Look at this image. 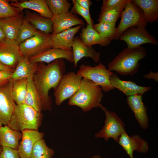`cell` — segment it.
Here are the masks:
<instances>
[{
    "label": "cell",
    "instance_id": "obj_30",
    "mask_svg": "<svg viewBox=\"0 0 158 158\" xmlns=\"http://www.w3.org/2000/svg\"><path fill=\"white\" fill-rule=\"evenodd\" d=\"M54 153V150L49 147L42 139L35 144L30 158H52Z\"/></svg>",
    "mask_w": 158,
    "mask_h": 158
},
{
    "label": "cell",
    "instance_id": "obj_17",
    "mask_svg": "<svg viewBox=\"0 0 158 158\" xmlns=\"http://www.w3.org/2000/svg\"><path fill=\"white\" fill-rule=\"evenodd\" d=\"M51 19L52 23V34H58L75 26H83L85 24L82 19L70 11L53 15Z\"/></svg>",
    "mask_w": 158,
    "mask_h": 158
},
{
    "label": "cell",
    "instance_id": "obj_33",
    "mask_svg": "<svg viewBox=\"0 0 158 158\" xmlns=\"http://www.w3.org/2000/svg\"><path fill=\"white\" fill-rule=\"evenodd\" d=\"M93 28L102 37L112 40L115 34L116 24L106 22H99L94 24Z\"/></svg>",
    "mask_w": 158,
    "mask_h": 158
},
{
    "label": "cell",
    "instance_id": "obj_7",
    "mask_svg": "<svg viewBox=\"0 0 158 158\" xmlns=\"http://www.w3.org/2000/svg\"><path fill=\"white\" fill-rule=\"evenodd\" d=\"M99 107L105 113V119L104 126L95 137L104 138L105 141L112 138L118 142L121 135L126 132L124 123L114 112L107 110L101 104Z\"/></svg>",
    "mask_w": 158,
    "mask_h": 158
},
{
    "label": "cell",
    "instance_id": "obj_1",
    "mask_svg": "<svg viewBox=\"0 0 158 158\" xmlns=\"http://www.w3.org/2000/svg\"><path fill=\"white\" fill-rule=\"evenodd\" d=\"M66 71L64 59L56 60L47 65L39 63L33 80L40 97L43 110L51 111L52 101L49 90H54Z\"/></svg>",
    "mask_w": 158,
    "mask_h": 158
},
{
    "label": "cell",
    "instance_id": "obj_21",
    "mask_svg": "<svg viewBox=\"0 0 158 158\" xmlns=\"http://www.w3.org/2000/svg\"><path fill=\"white\" fill-rule=\"evenodd\" d=\"M10 4L19 8L22 12L25 9L34 11L41 16L51 19L53 15L48 6L45 0H29L11 1Z\"/></svg>",
    "mask_w": 158,
    "mask_h": 158
},
{
    "label": "cell",
    "instance_id": "obj_45",
    "mask_svg": "<svg viewBox=\"0 0 158 158\" xmlns=\"http://www.w3.org/2000/svg\"><path fill=\"white\" fill-rule=\"evenodd\" d=\"M2 150V147L0 146V153L1 152Z\"/></svg>",
    "mask_w": 158,
    "mask_h": 158
},
{
    "label": "cell",
    "instance_id": "obj_15",
    "mask_svg": "<svg viewBox=\"0 0 158 158\" xmlns=\"http://www.w3.org/2000/svg\"><path fill=\"white\" fill-rule=\"evenodd\" d=\"M143 95L138 94L127 97L126 101L140 126L145 130L148 127L149 121L147 108L142 101Z\"/></svg>",
    "mask_w": 158,
    "mask_h": 158
},
{
    "label": "cell",
    "instance_id": "obj_36",
    "mask_svg": "<svg viewBox=\"0 0 158 158\" xmlns=\"http://www.w3.org/2000/svg\"><path fill=\"white\" fill-rule=\"evenodd\" d=\"M122 12L111 10L101 11L97 21L99 22L116 24L118 19L121 17Z\"/></svg>",
    "mask_w": 158,
    "mask_h": 158
},
{
    "label": "cell",
    "instance_id": "obj_10",
    "mask_svg": "<svg viewBox=\"0 0 158 158\" xmlns=\"http://www.w3.org/2000/svg\"><path fill=\"white\" fill-rule=\"evenodd\" d=\"M50 35L38 30L35 35L19 44L22 54L29 57L52 48Z\"/></svg>",
    "mask_w": 158,
    "mask_h": 158
},
{
    "label": "cell",
    "instance_id": "obj_24",
    "mask_svg": "<svg viewBox=\"0 0 158 158\" xmlns=\"http://www.w3.org/2000/svg\"><path fill=\"white\" fill-rule=\"evenodd\" d=\"M80 38L83 42L88 47L97 44L101 46H106L111 41L102 37L92 27L87 24L85 27L82 28Z\"/></svg>",
    "mask_w": 158,
    "mask_h": 158
},
{
    "label": "cell",
    "instance_id": "obj_29",
    "mask_svg": "<svg viewBox=\"0 0 158 158\" xmlns=\"http://www.w3.org/2000/svg\"><path fill=\"white\" fill-rule=\"evenodd\" d=\"M27 83L28 78L13 80L12 94L16 104H23L27 92Z\"/></svg>",
    "mask_w": 158,
    "mask_h": 158
},
{
    "label": "cell",
    "instance_id": "obj_43",
    "mask_svg": "<svg viewBox=\"0 0 158 158\" xmlns=\"http://www.w3.org/2000/svg\"><path fill=\"white\" fill-rule=\"evenodd\" d=\"M10 68H11L5 66L0 63V70H6Z\"/></svg>",
    "mask_w": 158,
    "mask_h": 158
},
{
    "label": "cell",
    "instance_id": "obj_6",
    "mask_svg": "<svg viewBox=\"0 0 158 158\" xmlns=\"http://www.w3.org/2000/svg\"><path fill=\"white\" fill-rule=\"evenodd\" d=\"M77 73L83 78L89 79L101 86L102 91L105 92L114 88L109 79L114 73L107 69L102 62L95 66L81 64Z\"/></svg>",
    "mask_w": 158,
    "mask_h": 158
},
{
    "label": "cell",
    "instance_id": "obj_18",
    "mask_svg": "<svg viewBox=\"0 0 158 158\" xmlns=\"http://www.w3.org/2000/svg\"><path fill=\"white\" fill-rule=\"evenodd\" d=\"M74 68L78 62L84 57L91 58L94 62L98 63L100 61V53L92 47H88L84 44L78 36L75 37L72 45Z\"/></svg>",
    "mask_w": 158,
    "mask_h": 158
},
{
    "label": "cell",
    "instance_id": "obj_44",
    "mask_svg": "<svg viewBox=\"0 0 158 158\" xmlns=\"http://www.w3.org/2000/svg\"><path fill=\"white\" fill-rule=\"evenodd\" d=\"M92 158H102L99 154H96L93 156Z\"/></svg>",
    "mask_w": 158,
    "mask_h": 158
},
{
    "label": "cell",
    "instance_id": "obj_27",
    "mask_svg": "<svg viewBox=\"0 0 158 158\" xmlns=\"http://www.w3.org/2000/svg\"><path fill=\"white\" fill-rule=\"evenodd\" d=\"M25 18L37 30L47 34L52 33V23L51 19L28 11H25Z\"/></svg>",
    "mask_w": 158,
    "mask_h": 158
},
{
    "label": "cell",
    "instance_id": "obj_35",
    "mask_svg": "<svg viewBox=\"0 0 158 158\" xmlns=\"http://www.w3.org/2000/svg\"><path fill=\"white\" fill-rule=\"evenodd\" d=\"M130 0H103L101 11L113 10L122 12L126 4Z\"/></svg>",
    "mask_w": 158,
    "mask_h": 158
},
{
    "label": "cell",
    "instance_id": "obj_16",
    "mask_svg": "<svg viewBox=\"0 0 158 158\" xmlns=\"http://www.w3.org/2000/svg\"><path fill=\"white\" fill-rule=\"evenodd\" d=\"M22 140L17 150L20 158H30L35 143L43 139L44 133L37 130L26 129L21 131Z\"/></svg>",
    "mask_w": 158,
    "mask_h": 158
},
{
    "label": "cell",
    "instance_id": "obj_11",
    "mask_svg": "<svg viewBox=\"0 0 158 158\" xmlns=\"http://www.w3.org/2000/svg\"><path fill=\"white\" fill-rule=\"evenodd\" d=\"M12 86L11 79L0 86V127L7 124L16 104L13 96Z\"/></svg>",
    "mask_w": 158,
    "mask_h": 158
},
{
    "label": "cell",
    "instance_id": "obj_40",
    "mask_svg": "<svg viewBox=\"0 0 158 158\" xmlns=\"http://www.w3.org/2000/svg\"><path fill=\"white\" fill-rule=\"evenodd\" d=\"M76 2L82 7L89 10L92 4L90 0H74Z\"/></svg>",
    "mask_w": 158,
    "mask_h": 158
},
{
    "label": "cell",
    "instance_id": "obj_28",
    "mask_svg": "<svg viewBox=\"0 0 158 158\" xmlns=\"http://www.w3.org/2000/svg\"><path fill=\"white\" fill-rule=\"evenodd\" d=\"M24 104L30 106L36 110H43L42 102L33 80V76L28 78L26 93Z\"/></svg>",
    "mask_w": 158,
    "mask_h": 158
},
{
    "label": "cell",
    "instance_id": "obj_41",
    "mask_svg": "<svg viewBox=\"0 0 158 158\" xmlns=\"http://www.w3.org/2000/svg\"><path fill=\"white\" fill-rule=\"evenodd\" d=\"M144 77L145 78L148 79H153L156 82L158 81V72H153L150 71L149 73L144 74Z\"/></svg>",
    "mask_w": 158,
    "mask_h": 158
},
{
    "label": "cell",
    "instance_id": "obj_20",
    "mask_svg": "<svg viewBox=\"0 0 158 158\" xmlns=\"http://www.w3.org/2000/svg\"><path fill=\"white\" fill-rule=\"evenodd\" d=\"M109 79L114 87L123 92L127 97L138 94H143L152 88L150 86L138 85L132 81L121 80L114 73L110 76Z\"/></svg>",
    "mask_w": 158,
    "mask_h": 158
},
{
    "label": "cell",
    "instance_id": "obj_22",
    "mask_svg": "<svg viewBox=\"0 0 158 158\" xmlns=\"http://www.w3.org/2000/svg\"><path fill=\"white\" fill-rule=\"evenodd\" d=\"M24 18L23 13L21 12L16 16L0 19V25L6 39L16 41Z\"/></svg>",
    "mask_w": 158,
    "mask_h": 158
},
{
    "label": "cell",
    "instance_id": "obj_32",
    "mask_svg": "<svg viewBox=\"0 0 158 158\" xmlns=\"http://www.w3.org/2000/svg\"><path fill=\"white\" fill-rule=\"evenodd\" d=\"M46 3L53 15L69 11L71 4L67 0H45Z\"/></svg>",
    "mask_w": 158,
    "mask_h": 158
},
{
    "label": "cell",
    "instance_id": "obj_23",
    "mask_svg": "<svg viewBox=\"0 0 158 158\" xmlns=\"http://www.w3.org/2000/svg\"><path fill=\"white\" fill-rule=\"evenodd\" d=\"M38 65V63L31 62L29 57L22 55L15 69L11 79L13 80L33 76Z\"/></svg>",
    "mask_w": 158,
    "mask_h": 158
},
{
    "label": "cell",
    "instance_id": "obj_9",
    "mask_svg": "<svg viewBox=\"0 0 158 158\" xmlns=\"http://www.w3.org/2000/svg\"><path fill=\"white\" fill-rule=\"evenodd\" d=\"M119 39L125 42L127 47L130 49L141 47L144 44H158L155 37L150 34L144 28L131 27L125 31L119 36Z\"/></svg>",
    "mask_w": 158,
    "mask_h": 158
},
{
    "label": "cell",
    "instance_id": "obj_37",
    "mask_svg": "<svg viewBox=\"0 0 158 158\" xmlns=\"http://www.w3.org/2000/svg\"><path fill=\"white\" fill-rule=\"evenodd\" d=\"M72 2L73 6L70 12L73 14H78L82 16L86 20L87 24L92 27L94 24L89 10L82 7L76 2L74 0H73Z\"/></svg>",
    "mask_w": 158,
    "mask_h": 158
},
{
    "label": "cell",
    "instance_id": "obj_42",
    "mask_svg": "<svg viewBox=\"0 0 158 158\" xmlns=\"http://www.w3.org/2000/svg\"><path fill=\"white\" fill-rule=\"evenodd\" d=\"M6 39L5 36L3 29L0 25V41Z\"/></svg>",
    "mask_w": 158,
    "mask_h": 158
},
{
    "label": "cell",
    "instance_id": "obj_39",
    "mask_svg": "<svg viewBox=\"0 0 158 158\" xmlns=\"http://www.w3.org/2000/svg\"><path fill=\"white\" fill-rule=\"evenodd\" d=\"M14 70V69L11 68L0 70V86L6 84L10 80Z\"/></svg>",
    "mask_w": 158,
    "mask_h": 158
},
{
    "label": "cell",
    "instance_id": "obj_3",
    "mask_svg": "<svg viewBox=\"0 0 158 158\" xmlns=\"http://www.w3.org/2000/svg\"><path fill=\"white\" fill-rule=\"evenodd\" d=\"M103 97L101 87L92 81L83 78L77 92L69 99L68 104L80 107L84 112L99 107Z\"/></svg>",
    "mask_w": 158,
    "mask_h": 158
},
{
    "label": "cell",
    "instance_id": "obj_38",
    "mask_svg": "<svg viewBox=\"0 0 158 158\" xmlns=\"http://www.w3.org/2000/svg\"><path fill=\"white\" fill-rule=\"evenodd\" d=\"M0 158H20L17 150L2 147Z\"/></svg>",
    "mask_w": 158,
    "mask_h": 158
},
{
    "label": "cell",
    "instance_id": "obj_4",
    "mask_svg": "<svg viewBox=\"0 0 158 158\" xmlns=\"http://www.w3.org/2000/svg\"><path fill=\"white\" fill-rule=\"evenodd\" d=\"M43 118L41 111L24 103L16 104L7 125L12 129L20 132L26 129L38 130Z\"/></svg>",
    "mask_w": 158,
    "mask_h": 158
},
{
    "label": "cell",
    "instance_id": "obj_34",
    "mask_svg": "<svg viewBox=\"0 0 158 158\" xmlns=\"http://www.w3.org/2000/svg\"><path fill=\"white\" fill-rule=\"evenodd\" d=\"M9 1L0 0V19L18 16L22 12L20 10L11 6Z\"/></svg>",
    "mask_w": 158,
    "mask_h": 158
},
{
    "label": "cell",
    "instance_id": "obj_31",
    "mask_svg": "<svg viewBox=\"0 0 158 158\" xmlns=\"http://www.w3.org/2000/svg\"><path fill=\"white\" fill-rule=\"evenodd\" d=\"M38 30L24 17L18 31L16 42L19 44L35 35Z\"/></svg>",
    "mask_w": 158,
    "mask_h": 158
},
{
    "label": "cell",
    "instance_id": "obj_14",
    "mask_svg": "<svg viewBox=\"0 0 158 158\" xmlns=\"http://www.w3.org/2000/svg\"><path fill=\"white\" fill-rule=\"evenodd\" d=\"M29 60L35 63H46L49 64L54 61L63 59L73 63L72 51H69L51 48L29 57Z\"/></svg>",
    "mask_w": 158,
    "mask_h": 158
},
{
    "label": "cell",
    "instance_id": "obj_8",
    "mask_svg": "<svg viewBox=\"0 0 158 158\" xmlns=\"http://www.w3.org/2000/svg\"><path fill=\"white\" fill-rule=\"evenodd\" d=\"M83 77L74 72H68L62 76L54 90L55 103L60 105L71 97L78 90Z\"/></svg>",
    "mask_w": 158,
    "mask_h": 158
},
{
    "label": "cell",
    "instance_id": "obj_2",
    "mask_svg": "<svg viewBox=\"0 0 158 158\" xmlns=\"http://www.w3.org/2000/svg\"><path fill=\"white\" fill-rule=\"evenodd\" d=\"M146 54V50L142 46L125 48L108 63V69L121 75H133L138 72L139 61L145 58Z\"/></svg>",
    "mask_w": 158,
    "mask_h": 158
},
{
    "label": "cell",
    "instance_id": "obj_19",
    "mask_svg": "<svg viewBox=\"0 0 158 158\" xmlns=\"http://www.w3.org/2000/svg\"><path fill=\"white\" fill-rule=\"evenodd\" d=\"M82 26L79 25L57 34H50L52 47L72 51L74 36Z\"/></svg>",
    "mask_w": 158,
    "mask_h": 158
},
{
    "label": "cell",
    "instance_id": "obj_26",
    "mask_svg": "<svg viewBox=\"0 0 158 158\" xmlns=\"http://www.w3.org/2000/svg\"><path fill=\"white\" fill-rule=\"evenodd\" d=\"M131 1L141 10L147 23H152L157 20L158 0H131Z\"/></svg>",
    "mask_w": 158,
    "mask_h": 158
},
{
    "label": "cell",
    "instance_id": "obj_12",
    "mask_svg": "<svg viewBox=\"0 0 158 158\" xmlns=\"http://www.w3.org/2000/svg\"><path fill=\"white\" fill-rule=\"evenodd\" d=\"M22 55L16 41L6 39L0 41V63L2 64L15 69Z\"/></svg>",
    "mask_w": 158,
    "mask_h": 158
},
{
    "label": "cell",
    "instance_id": "obj_13",
    "mask_svg": "<svg viewBox=\"0 0 158 158\" xmlns=\"http://www.w3.org/2000/svg\"><path fill=\"white\" fill-rule=\"evenodd\" d=\"M118 143L124 149L130 158H134V151L145 153L147 152L149 149L147 142L139 135L130 136L126 132L121 135Z\"/></svg>",
    "mask_w": 158,
    "mask_h": 158
},
{
    "label": "cell",
    "instance_id": "obj_5",
    "mask_svg": "<svg viewBox=\"0 0 158 158\" xmlns=\"http://www.w3.org/2000/svg\"><path fill=\"white\" fill-rule=\"evenodd\" d=\"M120 21L113 40H117L126 30L132 27L145 28L147 25L141 10L131 1L128 3L123 11Z\"/></svg>",
    "mask_w": 158,
    "mask_h": 158
},
{
    "label": "cell",
    "instance_id": "obj_25",
    "mask_svg": "<svg viewBox=\"0 0 158 158\" xmlns=\"http://www.w3.org/2000/svg\"><path fill=\"white\" fill-rule=\"evenodd\" d=\"M0 127V146L17 150L21 139V132L13 130L7 125Z\"/></svg>",
    "mask_w": 158,
    "mask_h": 158
}]
</instances>
